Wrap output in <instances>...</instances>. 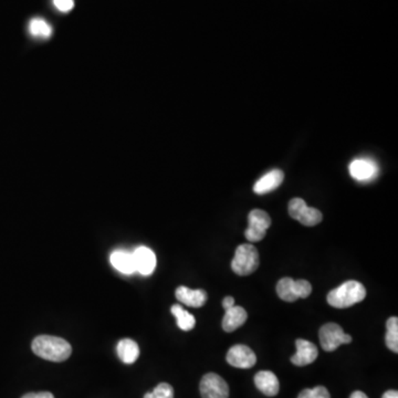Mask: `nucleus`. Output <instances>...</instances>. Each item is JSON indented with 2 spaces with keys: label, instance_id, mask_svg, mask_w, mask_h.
<instances>
[{
  "label": "nucleus",
  "instance_id": "obj_26",
  "mask_svg": "<svg viewBox=\"0 0 398 398\" xmlns=\"http://www.w3.org/2000/svg\"><path fill=\"white\" fill-rule=\"evenodd\" d=\"M223 307L225 310H228V309L235 307V299L233 297H226L223 301Z\"/></svg>",
  "mask_w": 398,
  "mask_h": 398
},
{
  "label": "nucleus",
  "instance_id": "obj_20",
  "mask_svg": "<svg viewBox=\"0 0 398 398\" xmlns=\"http://www.w3.org/2000/svg\"><path fill=\"white\" fill-rule=\"evenodd\" d=\"M386 327H388V332L385 336L386 345L390 351L398 353V318L396 316L388 318Z\"/></svg>",
  "mask_w": 398,
  "mask_h": 398
},
{
  "label": "nucleus",
  "instance_id": "obj_9",
  "mask_svg": "<svg viewBox=\"0 0 398 398\" xmlns=\"http://www.w3.org/2000/svg\"><path fill=\"white\" fill-rule=\"evenodd\" d=\"M226 360L234 368H251L257 362V356H255V352L247 345L238 344L230 347Z\"/></svg>",
  "mask_w": 398,
  "mask_h": 398
},
{
  "label": "nucleus",
  "instance_id": "obj_3",
  "mask_svg": "<svg viewBox=\"0 0 398 398\" xmlns=\"http://www.w3.org/2000/svg\"><path fill=\"white\" fill-rule=\"evenodd\" d=\"M259 253L253 244H240L237 248L234 259L231 261V269L238 275H249L258 269Z\"/></svg>",
  "mask_w": 398,
  "mask_h": 398
},
{
  "label": "nucleus",
  "instance_id": "obj_8",
  "mask_svg": "<svg viewBox=\"0 0 398 398\" xmlns=\"http://www.w3.org/2000/svg\"><path fill=\"white\" fill-rule=\"evenodd\" d=\"M201 395L203 398H228L229 388L223 377L215 373H208L201 379Z\"/></svg>",
  "mask_w": 398,
  "mask_h": 398
},
{
  "label": "nucleus",
  "instance_id": "obj_7",
  "mask_svg": "<svg viewBox=\"0 0 398 398\" xmlns=\"http://www.w3.org/2000/svg\"><path fill=\"white\" fill-rule=\"evenodd\" d=\"M320 343L322 349L333 352L342 344L351 343V335L344 333L343 329L336 323H327L320 329Z\"/></svg>",
  "mask_w": 398,
  "mask_h": 398
},
{
  "label": "nucleus",
  "instance_id": "obj_2",
  "mask_svg": "<svg viewBox=\"0 0 398 398\" xmlns=\"http://www.w3.org/2000/svg\"><path fill=\"white\" fill-rule=\"evenodd\" d=\"M366 297V289L359 281H346L327 294V303L336 309L350 308L362 302Z\"/></svg>",
  "mask_w": 398,
  "mask_h": 398
},
{
  "label": "nucleus",
  "instance_id": "obj_14",
  "mask_svg": "<svg viewBox=\"0 0 398 398\" xmlns=\"http://www.w3.org/2000/svg\"><path fill=\"white\" fill-rule=\"evenodd\" d=\"M283 179H284V174L282 170H273L266 175L262 176L255 186H253V192L258 195H264L266 192H272V190H277L278 187L282 184Z\"/></svg>",
  "mask_w": 398,
  "mask_h": 398
},
{
  "label": "nucleus",
  "instance_id": "obj_15",
  "mask_svg": "<svg viewBox=\"0 0 398 398\" xmlns=\"http://www.w3.org/2000/svg\"><path fill=\"white\" fill-rule=\"evenodd\" d=\"M176 299L179 302L192 307L201 308L207 301V293L203 290H192L187 287H179L176 290Z\"/></svg>",
  "mask_w": 398,
  "mask_h": 398
},
{
  "label": "nucleus",
  "instance_id": "obj_28",
  "mask_svg": "<svg viewBox=\"0 0 398 398\" xmlns=\"http://www.w3.org/2000/svg\"><path fill=\"white\" fill-rule=\"evenodd\" d=\"M350 398H368V396L365 395V394L363 393V392H361V390H356V392H354V393L352 394L351 396H350Z\"/></svg>",
  "mask_w": 398,
  "mask_h": 398
},
{
  "label": "nucleus",
  "instance_id": "obj_1",
  "mask_svg": "<svg viewBox=\"0 0 398 398\" xmlns=\"http://www.w3.org/2000/svg\"><path fill=\"white\" fill-rule=\"evenodd\" d=\"M33 353L44 360L51 362H64L72 353V347L68 341L51 335H39L33 341Z\"/></svg>",
  "mask_w": 398,
  "mask_h": 398
},
{
  "label": "nucleus",
  "instance_id": "obj_4",
  "mask_svg": "<svg viewBox=\"0 0 398 398\" xmlns=\"http://www.w3.org/2000/svg\"><path fill=\"white\" fill-rule=\"evenodd\" d=\"M312 292V286L307 280L294 281L291 278H283L277 284L278 297L286 302H294L305 299Z\"/></svg>",
  "mask_w": 398,
  "mask_h": 398
},
{
  "label": "nucleus",
  "instance_id": "obj_11",
  "mask_svg": "<svg viewBox=\"0 0 398 398\" xmlns=\"http://www.w3.org/2000/svg\"><path fill=\"white\" fill-rule=\"evenodd\" d=\"M132 253L136 271L143 275H150L154 272L157 261L156 255L153 250L141 246L136 248Z\"/></svg>",
  "mask_w": 398,
  "mask_h": 398
},
{
  "label": "nucleus",
  "instance_id": "obj_21",
  "mask_svg": "<svg viewBox=\"0 0 398 398\" xmlns=\"http://www.w3.org/2000/svg\"><path fill=\"white\" fill-rule=\"evenodd\" d=\"M29 31L33 37L47 39L53 33V28L42 18H33L29 24Z\"/></svg>",
  "mask_w": 398,
  "mask_h": 398
},
{
  "label": "nucleus",
  "instance_id": "obj_16",
  "mask_svg": "<svg viewBox=\"0 0 398 398\" xmlns=\"http://www.w3.org/2000/svg\"><path fill=\"white\" fill-rule=\"evenodd\" d=\"M110 261L111 264L124 275H132L136 271L133 253L124 250H116L111 253Z\"/></svg>",
  "mask_w": 398,
  "mask_h": 398
},
{
  "label": "nucleus",
  "instance_id": "obj_22",
  "mask_svg": "<svg viewBox=\"0 0 398 398\" xmlns=\"http://www.w3.org/2000/svg\"><path fill=\"white\" fill-rule=\"evenodd\" d=\"M144 398H174V390L168 383H161Z\"/></svg>",
  "mask_w": 398,
  "mask_h": 398
},
{
  "label": "nucleus",
  "instance_id": "obj_27",
  "mask_svg": "<svg viewBox=\"0 0 398 398\" xmlns=\"http://www.w3.org/2000/svg\"><path fill=\"white\" fill-rule=\"evenodd\" d=\"M382 398H398L397 390H388L383 394Z\"/></svg>",
  "mask_w": 398,
  "mask_h": 398
},
{
  "label": "nucleus",
  "instance_id": "obj_10",
  "mask_svg": "<svg viewBox=\"0 0 398 398\" xmlns=\"http://www.w3.org/2000/svg\"><path fill=\"white\" fill-rule=\"evenodd\" d=\"M349 170L352 177L359 181H372L379 173L377 163L368 159H354L350 164Z\"/></svg>",
  "mask_w": 398,
  "mask_h": 398
},
{
  "label": "nucleus",
  "instance_id": "obj_13",
  "mask_svg": "<svg viewBox=\"0 0 398 398\" xmlns=\"http://www.w3.org/2000/svg\"><path fill=\"white\" fill-rule=\"evenodd\" d=\"M255 384L261 393L269 397L277 395L280 390L279 379L275 373L270 371H261L255 374Z\"/></svg>",
  "mask_w": 398,
  "mask_h": 398
},
{
  "label": "nucleus",
  "instance_id": "obj_23",
  "mask_svg": "<svg viewBox=\"0 0 398 398\" xmlns=\"http://www.w3.org/2000/svg\"><path fill=\"white\" fill-rule=\"evenodd\" d=\"M298 398H331V395L324 386H316L314 388H305Z\"/></svg>",
  "mask_w": 398,
  "mask_h": 398
},
{
  "label": "nucleus",
  "instance_id": "obj_17",
  "mask_svg": "<svg viewBox=\"0 0 398 398\" xmlns=\"http://www.w3.org/2000/svg\"><path fill=\"white\" fill-rule=\"evenodd\" d=\"M247 312L242 307H233L226 310L223 318V329L226 332H234L247 321Z\"/></svg>",
  "mask_w": 398,
  "mask_h": 398
},
{
  "label": "nucleus",
  "instance_id": "obj_6",
  "mask_svg": "<svg viewBox=\"0 0 398 398\" xmlns=\"http://www.w3.org/2000/svg\"><path fill=\"white\" fill-rule=\"evenodd\" d=\"M289 215L307 227H314L321 223V212L316 208L309 207L301 198H293L289 203Z\"/></svg>",
  "mask_w": 398,
  "mask_h": 398
},
{
  "label": "nucleus",
  "instance_id": "obj_12",
  "mask_svg": "<svg viewBox=\"0 0 398 398\" xmlns=\"http://www.w3.org/2000/svg\"><path fill=\"white\" fill-rule=\"evenodd\" d=\"M297 353L291 357V363L293 365L305 366L310 365L316 360L318 355V347L310 341L298 338L296 341Z\"/></svg>",
  "mask_w": 398,
  "mask_h": 398
},
{
  "label": "nucleus",
  "instance_id": "obj_24",
  "mask_svg": "<svg viewBox=\"0 0 398 398\" xmlns=\"http://www.w3.org/2000/svg\"><path fill=\"white\" fill-rule=\"evenodd\" d=\"M55 7L61 12H69L75 7V1L73 0H53Z\"/></svg>",
  "mask_w": 398,
  "mask_h": 398
},
{
  "label": "nucleus",
  "instance_id": "obj_25",
  "mask_svg": "<svg viewBox=\"0 0 398 398\" xmlns=\"http://www.w3.org/2000/svg\"><path fill=\"white\" fill-rule=\"evenodd\" d=\"M21 398H55V396L50 392H39V393L26 394Z\"/></svg>",
  "mask_w": 398,
  "mask_h": 398
},
{
  "label": "nucleus",
  "instance_id": "obj_19",
  "mask_svg": "<svg viewBox=\"0 0 398 398\" xmlns=\"http://www.w3.org/2000/svg\"><path fill=\"white\" fill-rule=\"evenodd\" d=\"M170 311H172V314L175 316L179 329L187 332V331H190L195 327V316L190 314L188 311L185 310L181 305H173Z\"/></svg>",
  "mask_w": 398,
  "mask_h": 398
},
{
  "label": "nucleus",
  "instance_id": "obj_18",
  "mask_svg": "<svg viewBox=\"0 0 398 398\" xmlns=\"http://www.w3.org/2000/svg\"><path fill=\"white\" fill-rule=\"evenodd\" d=\"M116 352L120 360L125 364H133L140 356V347L135 341L131 338H123L116 346Z\"/></svg>",
  "mask_w": 398,
  "mask_h": 398
},
{
  "label": "nucleus",
  "instance_id": "obj_5",
  "mask_svg": "<svg viewBox=\"0 0 398 398\" xmlns=\"http://www.w3.org/2000/svg\"><path fill=\"white\" fill-rule=\"evenodd\" d=\"M271 226V218L264 210L253 209L248 216V228L244 236L248 242H261L266 236V230Z\"/></svg>",
  "mask_w": 398,
  "mask_h": 398
}]
</instances>
